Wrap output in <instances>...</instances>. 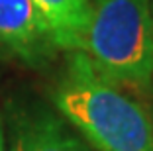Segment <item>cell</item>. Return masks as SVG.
Segmentation results:
<instances>
[{
  "mask_svg": "<svg viewBox=\"0 0 153 151\" xmlns=\"http://www.w3.org/2000/svg\"><path fill=\"white\" fill-rule=\"evenodd\" d=\"M10 151H90L59 112L30 104L12 112Z\"/></svg>",
  "mask_w": 153,
  "mask_h": 151,
  "instance_id": "obj_4",
  "label": "cell"
},
{
  "mask_svg": "<svg viewBox=\"0 0 153 151\" xmlns=\"http://www.w3.org/2000/svg\"><path fill=\"white\" fill-rule=\"evenodd\" d=\"M92 65L134 94L153 90L151 0H90L85 47Z\"/></svg>",
  "mask_w": 153,
  "mask_h": 151,
  "instance_id": "obj_2",
  "label": "cell"
},
{
  "mask_svg": "<svg viewBox=\"0 0 153 151\" xmlns=\"http://www.w3.org/2000/svg\"><path fill=\"white\" fill-rule=\"evenodd\" d=\"M65 51H82L90 18V0H33Z\"/></svg>",
  "mask_w": 153,
  "mask_h": 151,
  "instance_id": "obj_5",
  "label": "cell"
},
{
  "mask_svg": "<svg viewBox=\"0 0 153 151\" xmlns=\"http://www.w3.org/2000/svg\"><path fill=\"white\" fill-rule=\"evenodd\" d=\"M57 112L96 151H153V118L85 51H69L53 89Z\"/></svg>",
  "mask_w": 153,
  "mask_h": 151,
  "instance_id": "obj_1",
  "label": "cell"
},
{
  "mask_svg": "<svg viewBox=\"0 0 153 151\" xmlns=\"http://www.w3.org/2000/svg\"><path fill=\"white\" fill-rule=\"evenodd\" d=\"M0 151H4V138H2V126H0Z\"/></svg>",
  "mask_w": 153,
  "mask_h": 151,
  "instance_id": "obj_6",
  "label": "cell"
},
{
  "mask_svg": "<svg viewBox=\"0 0 153 151\" xmlns=\"http://www.w3.org/2000/svg\"><path fill=\"white\" fill-rule=\"evenodd\" d=\"M57 49L53 31L33 0H0V53L37 67Z\"/></svg>",
  "mask_w": 153,
  "mask_h": 151,
  "instance_id": "obj_3",
  "label": "cell"
}]
</instances>
